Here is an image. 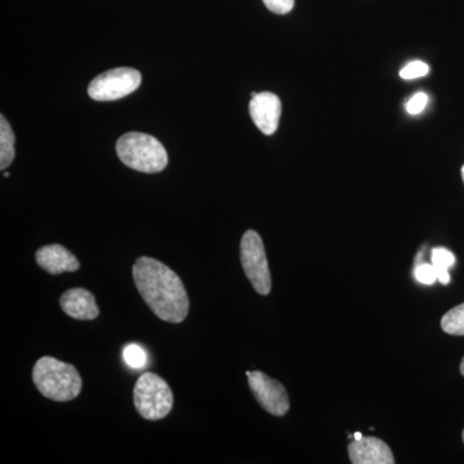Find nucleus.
<instances>
[{
    "instance_id": "nucleus-1",
    "label": "nucleus",
    "mask_w": 464,
    "mask_h": 464,
    "mask_svg": "<svg viewBox=\"0 0 464 464\" xmlns=\"http://www.w3.org/2000/svg\"><path fill=\"white\" fill-rule=\"evenodd\" d=\"M136 288L150 310L163 322L182 323L190 301L181 277L163 262L151 257L137 259L132 268Z\"/></svg>"
},
{
    "instance_id": "nucleus-2",
    "label": "nucleus",
    "mask_w": 464,
    "mask_h": 464,
    "mask_svg": "<svg viewBox=\"0 0 464 464\" xmlns=\"http://www.w3.org/2000/svg\"><path fill=\"white\" fill-rule=\"evenodd\" d=\"M33 381L44 398L60 402L78 398L83 386L81 374L74 365L51 356H43L35 362Z\"/></svg>"
},
{
    "instance_id": "nucleus-3",
    "label": "nucleus",
    "mask_w": 464,
    "mask_h": 464,
    "mask_svg": "<svg viewBox=\"0 0 464 464\" xmlns=\"http://www.w3.org/2000/svg\"><path fill=\"white\" fill-rule=\"evenodd\" d=\"M121 163L142 173H159L168 164L167 150L150 134L125 133L116 142Z\"/></svg>"
},
{
    "instance_id": "nucleus-4",
    "label": "nucleus",
    "mask_w": 464,
    "mask_h": 464,
    "mask_svg": "<svg viewBox=\"0 0 464 464\" xmlns=\"http://www.w3.org/2000/svg\"><path fill=\"white\" fill-rule=\"evenodd\" d=\"M133 401L145 420H163L172 411L173 392L163 378L155 373H143L134 386Z\"/></svg>"
},
{
    "instance_id": "nucleus-5",
    "label": "nucleus",
    "mask_w": 464,
    "mask_h": 464,
    "mask_svg": "<svg viewBox=\"0 0 464 464\" xmlns=\"http://www.w3.org/2000/svg\"><path fill=\"white\" fill-rule=\"evenodd\" d=\"M240 259L244 273L248 277L256 292L261 295H267L271 292L273 280H271L270 268L266 257L264 241L258 232L248 230L241 237Z\"/></svg>"
},
{
    "instance_id": "nucleus-6",
    "label": "nucleus",
    "mask_w": 464,
    "mask_h": 464,
    "mask_svg": "<svg viewBox=\"0 0 464 464\" xmlns=\"http://www.w3.org/2000/svg\"><path fill=\"white\" fill-rule=\"evenodd\" d=\"M142 76L132 67H118L102 72L91 82L88 94L92 100L106 102L130 96L141 85Z\"/></svg>"
},
{
    "instance_id": "nucleus-7",
    "label": "nucleus",
    "mask_w": 464,
    "mask_h": 464,
    "mask_svg": "<svg viewBox=\"0 0 464 464\" xmlns=\"http://www.w3.org/2000/svg\"><path fill=\"white\" fill-rule=\"evenodd\" d=\"M250 390L259 405L275 417H283L289 411V396L280 382L268 377L264 372H250Z\"/></svg>"
},
{
    "instance_id": "nucleus-8",
    "label": "nucleus",
    "mask_w": 464,
    "mask_h": 464,
    "mask_svg": "<svg viewBox=\"0 0 464 464\" xmlns=\"http://www.w3.org/2000/svg\"><path fill=\"white\" fill-rule=\"evenodd\" d=\"M249 112L250 118L257 125L258 130L266 136H271L279 127L282 101L271 92H262V93L253 92Z\"/></svg>"
},
{
    "instance_id": "nucleus-9",
    "label": "nucleus",
    "mask_w": 464,
    "mask_h": 464,
    "mask_svg": "<svg viewBox=\"0 0 464 464\" xmlns=\"http://www.w3.org/2000/svg\"><path fill=\"white\" fill-rule=\"evenodd\" d=\"M348 456L353 464L395 463L389 445L377 438H362L351 442L348 445Z\"/></svg>"
},
{
    "instance_id": "nucleus-10",
    "label": "nucleus",
    "mask_w": 464,
    "mask_h": 464,
    "mask_svg": "<svg viewBox=\"0 0 464 464\" xmlns=\"http://www.w3.org/2000/svg\"><path fill=\"white\" fill-rule=\"evenodd\" d=\"M36 264L51 275L75 273L81 268L78 258L60 244L42 246L35 253Z\"/></svg>"
},
{
    "instance_id": "nucleus-11",
    "label": "nucleus",
    "mask_w": 464,
    "mask_h": 464,
    "mask_svg": "<svg viewBox=\"0 0 464 464\" xmlns=\"http://www.w3.org/2000/svg\"><path fill=\"white\" fill-rule=\"evenodd\" d=\"M61 308L67 316L76 320H94L100 315L99 304L90 290L72 288L61 295Z\"/></svg>"
},
{
    "instance_id": "nucleus-12",
    "label": "nucleus",
    "mask_w": 464,
    "mask_h": 464,
    "mask_svg": "<svg viewBox=\"0 0 464 464\" xmlns=\"http://www.w3.org/2000/svg\"><path fill=\"white\" fill-rule=\"evenodd\" d=\"M14 142H16V137H14L11 124L8 123L5 115L0 116V168L2 170L11 166L14 161V155H16Z\"/></svg>"
},
{
    "instance_id": "nucleus-13",
    "label": "nucleus",
    "mask_w": 464,
    "mask_h": 464,
    "mask_svg": "<svg viewBox=\"0 0 464 464\" xmlns=\"http://www.w3.org/2000/svg\"><path fill=\"white\" fill-rule=\"evenodd\" d=\"M431 261L439 282L447 285L450 283L449 268L453 267L456 264V256L447 248H435L432 249Z\"/></svg>"
},
{
    "instance_id": "nucleus-14",
    "label": "nucleus",
    "mask_w": 464,
    "mask_h": 464,
    "mask_svg": "<svg viewBox=\"0 0 464 464\" xmlns=\"http://www.w3.org/2000/svg\"><path fill=\"white\" fill-rule=\"evenodd\" d=\"M442 331L451 335H464V304L451 308L441 319Z\"/></svg>"
},
{
    "instance_id": "nucleus-15",
    "label": "nucleus",
    "mask_w": 464,
    "mask_h": 464,
    "mask_svg": "<svg viewBox=\"0 0 464 464\" xmlns=\"http://www.w3.org/2000/svg\"><path fill=\"white\" fill-rule=\"evenodd\" d=\"M123 356L125 362L133 369L145 368L146 362H148V355L139 344H128L124 348Z\"/></svg>"
},
{
    "instance_id": "nucleus-16",
    "label": "nucleus",
    "mask_w": 464,
    "mask_h": 464,
    "mask_svg": "<svg viewBox=\"0 0 464 464\" xmlns=\"http://www.w3.org/2000/svg\"><path fill=\"white\" fill-rule=\"evenodd\" d=\"M430 72V67L427 63L422 61H413V63H408L404 69L400 72V76L405 81H413V79L422 78Z\"/></svg>"
},
{
    "instance_id": "nucleus-17",
    "label": "nucleus",
    "mask_w": 464,
    "mask_h": 464,
    "mask_svg": "<svg viewBox=\"0 0 464 464\" xmlns=\"http://www.w3.org/2000/svg\"><path fill=\"white\" fill-rule=\"evenodd\" d=\"M414 276L424 285H432L433 283L438 282V275H436L432 264H423L422 262V264L415 265Z\"/></svg>"
},
{
    "instance_id": "nucleus-18",
    "label": "nucleus",
    "mask_w": 464,
    "mask_h": 464,
    "mask_svg": "<svg viewBox=\"0 0 464 464\" xmlns=\"http://www.w3.org/2000/svg\"><path fill=\"white\" fill-rule=\"evenodd\" d=\"M427 103H429V96L426 93H417L411 97V100L406 102V111L411 115H418L426 109Z\"/></svg>"
},
{
    "instance_id": "nucleus-19",
    "label": "nucleus",
    "mask_w": 464,
    "mask_h": 464,
    "mask_svg": "<svg viewBox=\"0 0 464 464\" xmlns=\"http://www.w3.org/2000/svg\"><path fill=\"white\" fill-rule=\"evenodd\" d=\"M295 0H264L268 11L276 14H286L295 7Z\"/></svg>"
},
{
    "instance_id": "nucleus-20",
    "label": "nucleus",
    "mask_w": 464,
    "mask_h": 464,
    "mask_svg": "<svg viewBox=\"0 0 464 464\" xmlns=\"http://www.w3.org/2000/svg\"><path fill=\"white\" fill-rule=\"evenodd\" d=\"M353 438H355V440L362 439V432H356L355 435H353Z\"/></svg>"
},
{
    "instance_id": "nucleus-21",
    "label": "nucleus",
    "mask_w": 464,
    "mask_h": 464,
    "mask_svg": "<svg viewBox=\"0 0 464 464\" xmlns=\"http://www.w3.org/2000/svg\"><path fill=\"white\" fill-rule=\"evenodd\" d=\"M460 373H462L464 377V357L462 362H460Z\"/></svg>"
},
{
    "instance_id": "nucleus-22",
    "label": "nucleus",
    "mask_w": 464,
    "mask_h": 464,
    "mask_svg": "<svg viewBox=\"0 0 464 464\" xmlns=\"http://www.w3.org/2000/svg\"><path fill=\"white\" fill-rule=\"evenodd\" d=\"M462 177H463V181H464V166L462 167Z\"/></svg>"
},
{
    "instance_id": "nucleus-23",
    "label": "nucleus",
    "mask_w": 464,
    "mask_h": 464,
    "mask_svg": "<svg viewBox=\"0 0 464 464\" xmlns=\"http://www.w3.org/2000/svg\"><path fill=\"white\" fill-rule=\"evenodd\" d=\"M5 177H9V173L8 172H5Z\"/></svg>"
},
{
    "instance_id": "nucleus-24",
    "label": "nucleus",
    "mask_w": 464,
    "mask_h": 464,
    "mask_svg": "<svg viewBox=\"0 0 464 464\" xmlns=\"http://www.w3.org/2000/svg\"><path fill=\"white\" fill-rule=\"evenodd\" d=\"M463 441H464V431H463Z\"/></svg>"
}]
</instances>
